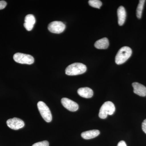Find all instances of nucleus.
I'll use <instances>...</instances> for the list:
<instances>
[{
    "label": "nucleus",
    "instance_id": "nucleus-8",
    "mask_svg": "<svg viewBox=\"0 0 146 146\" xmlns=\"http://www.w3.org/2000/svg\"><path fill=\"white\" fill-rule=\"evenodd\" d=\"M61 102L65 108L72 112H75L78 109V104L67 98H63L61 99Z\"/></svg>",
    "mask_w": 146,
    "mask_h": 146
},
{
    "label": "nucleus",
    "instance_id": "nucleus-18",
    "mask_svg": "<svg viewBox=\"0 0 146 146\" xmlns=\"http://www.w3.org/2000/svg\"><path fill=\"white\" fill-rule=\"evenodd\" d=\"M7 3L5 1H0V10L4 9L6 7Z\"/></svg>",
    "mask_w": 146,
    "mask_h": 146
},
{
    "label": "nucleus",
    "instance_id": "nucleus-15",
    "mask_svg": "<svg viewBox=\"0 0 146 146\" xmlns=\"http://www.w3.org/2000/svg\"><path fill=\"white\" fill-rule=\"evenodd\" d=\"M145 0H140L139 1L137 9H136V16L138 19H141L142 17V13H143V9L144 4H145Z\"/></svg>",
    "mask_w": 146,
    "mask_h": 146
},
{
    "label": "nucleus",
    "instance_id": "nucleus-19",
    "mask_svg": "<svg viewBox=\"0 0 146 146\" xmlns=\"http://www.w3.org/2000/svg\"><path fill=\"white\" fill-rule=\"evenodd\" d=\"M142 129L144 132L146 134V119H145L142 123Z\"/></svg>",
    "mask_w": 146,
    "mask_h": 146
},
{
    "label": "nucleus",
    "instance_id": "nucleus-5",
    "mask_svg": "<svg viewBox=\"0 0 146 146\" xmlns=\"http://www.w3.org/2000/svg\"><path fill=\"white\" fill-rule=\"evenodd\" d=\"M13 58L15 61L21 64L31 65L34 62L33 56L29 54L22 53H16L13 55Z\"/></svg>",
    "mask_w": 146,
    "mask_h": 146
},
{
    "label": "nucleus",
    "instance_id": "nucleus-2",
    "mask_svg": "<svg viewBox=\"0 0 146 146\" xmlns=\"http://www.w3.org/2000/svg\"><path fill=\"white\" fill-rule=\"evenodd\" d=\"M132 50L130 47H122L116 55L115 57V63L117 65H121L125 63L131 56Z\"/></svg>",
    "mask_w": 146,
    "mask_h": 146
},
{
    "label": "nucleus",
    "instance_id": "nucleus-14",
    "mask_svg": "<svg viewBox=\"0 0 146 146\" xmlns=\"http://www.w3.org/2000/svg\"><path fill=\"white\" fill-rule=\"evenodd\" d=\"M109 45V41L106 37L98 40L95 42L94 46L98 49H106Z\"/></svg>",
    "mask_w": 146,
    "mask_h": 146
},
{
    "label": "nucleus",
    "instance_id": "nucleus-12",
    "mask_svg": "<svg viewBox=\"0 0 146 146\" xmlns=\"http://www.w3.org/2000/svg\"><path fill=\"white\" fill-rule=\"evenodd\" d=\"M118 24L119 25L122 26L124 23L126 18V12L125 9L122 6H121L117 9Z\"/></svg>",
    "mask_w": 146,
    "mask_h": 146
},
{
    "label": "nucleus",
    "instance_id": "nucleus-20",
    "mask_svg": "<svg viewBox=\"0 0 146 146\" xmlns=\"http://www.w3.org/2000/svg\"><path fill=\"white\" fill-rule=\"evenodd\" d=\"M117 146H127L125 142L124 141H120L119 143H118Z\"/></svg>",
    "mask_w": 146,
    "mask_h": 146
},
{
    "label": "nucleus",
    "instance_id": "nucleus-17",
    "mask_svg": "<svg viewBox=\"0 0 146 146\" xmlns=\"http://www.w3.org/2000/svg\"><path fill=\"white\" fill-rule=\"evenodd\" d=\"M49 145L48 142L45 141L35 143L32 146H49Z\"/></svg>",
    "mask_w": 146,
    "mask_h": 146
},
{
    "label": "nucleus",
    "instance_id": "nucleus-16",
    "mask_svg": "<svg viewBox=\"0 0 146 146\" xmlns=\"http://www.w3.org/2000/svg\"><path fill=\"white\" fill-rule=\"evenodd\" d=\"M89 4L92 7L98 9H100L102 5V2L99 0H90Z\"/></svg>",
    "mask_w": 146,
    "mask_h": 146
},
{
    "label": "nucleus",
    "instance_id": "nucleus-11",
    "mask_svg": "<svg viewBox=\"0 0 146 146\" xmlns=\"http://www.w3.org/2000/svg\"><path fill=\"white\" fill-rule=\"evenodd\" d=\"M78 94L82 98H90L94 95V91L89 87H82L78 89Z\"/></svg>",
    "mask_w": 146,
    "mask_h": 146
},
{
    "label": "nucleus",
    "instance_id": "nucleus-7",
    "mask_svg": "<svg viewBox=\"0 0 146 146\" xmlns=\"http://www.w3.org/2000/svg\"><path fill=\"white\" fill-rule=\"evenodd\" d=\"M7 124L9 127L14 130H18L25 126L23 121L18 118L9 119L7 121Z\"/></svg>",
    "mask_w": 146,
    "mask_h": 146
},
{
    "label": "nucleus",
    "instance_id": "nucleus-13",
    "mask_svg": "<svg viewBox=\"0 0 146 146\" xmlns=\"http://www.w3.org/2000/svg\"><path fill=\"white\" fill-rule=\"evenodd\" d=\"M100 134V131L97 129H94L84 131L81 133V136L86 140L92 139L97 137Z\"/></svg>",
    "mask_w": 146,
    "mask_h": 146
},
{
    "label": "nucleus",
    "instance_id": "nucleus-10",
    "mask_svg": "<svg viewBox=\"0 0 146 146\" xmlns=\"http://www.w3.org/2000/svg\"><path fill=\"white\" fill-rule=\"evenodd\" d=\"M132 85L133 88V92L134 94H137L140 96H146V86L137 82H133L132 83Z\"/></svg>",
    "mask_w": 146,
    "mask_h": 146
},
{
    "label": "nucleus",
    "instance_id": "nucleus-3",
    "mask_svg": "<svg viewBox=\"0 0 146 146\" xmlns=\"http://www.w3.org/2000/svg\"><path fill=\"white\" fill-rule=\"evenodd\" d=\"M115 105L111 102H105L100 109L99 117L102 119L107 118L108 115H111L115 112Z\"/></svg>",
    "mask_w": 146,
    "mask_h": 146
},
{
    "label": "nucleus",
    "instance_id": "nucleus-1",
    "mask_svg": "<svg viewBox=\"0 0 146 146\" xmlns=\"http://www.w3.org/2000/svg\"><path fill=\"white\" fill-rule=\"evenodd\" d=\"M86 65L82 63H72L65 69V74L68 76H76L82 74L86 72Z\"/></svg>",
    "mask_w": 146,
    "mask_h": 146
},
{
    "label": "nucleus",
    "instance_id": "nucleus-9",
    "mask_svg": "<svg viewBox=\"0 0 146 146\" xmlns=\"http://www.w3.org/2000/svg\"><path fill=\"white\" fill-rule=\"evenodd\" d=\"M36 20L35 16L32 14H28L25 18L24 26L27 30L31 31L33 29Z\"/></svg>",
    "mask_w": 146,
    "mask_h": 146
},
{
    "label": "nucleus",
    "instance_id": "nucleus-4",
    "mask_svg": "<svg viewBox=\"0 0 146 146\" xmlns=\"http://www.w3.org/2000/svg\"><path fill=\"white\" fill-rule=\"evenodd\" d=\"M37 107L40 114L47 122H50L52 120V115L48 107L44 102L40 101L37 103Z\"/></svg>",
    "mask_w": 146,
    "mask_h": 146
},
{
    "label": "nucleus",
    "instance_id": "nucleus-6",
    "mask_svg": "<svg viewBox=\"0 0 146 146\" xmlns=\"http://www.w3.org/2000/svg\"><path fill=\"white\" fill-rule=\"evenodd\" d=\"M65 25L63 22L55 21L51 22L48 25V29L50 32L56 34H60L64 31Z\"/></svg>",
    "mask_w": 146,
    "mask_h": 146
}]
</instances>
